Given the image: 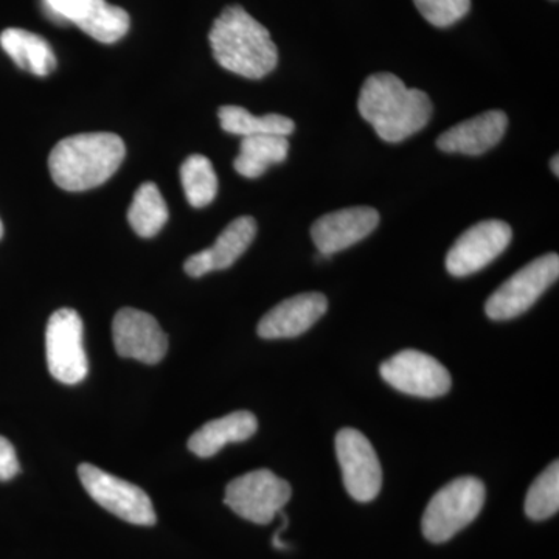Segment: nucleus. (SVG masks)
Here are the masks:
<instances>
[{
  "label": "nucleus",
  "mask_w": 559,
  "mask_h": 559,
  "mask_svg": "<svg viewBox=\"0 0 559 559\" xmlns=\"http://www.w3.org/2000/svg\"><path fill=\"white\" fill-rule=\"evenodd\" d=\"M507 127L509 117L502 110H487L443 132L437 140V146L444 153L480 156L498 145L506 134Z\"/></svg>",
  "instance_id": "obj_17"
},
{
  "label": "nucleus",
  "mask_w": 559,
  "mask_h": 559,
  "mask_svg": "<svg viewBox=\"0 0 559 559\" xmlns=\"http://www.w3.org/2000/svg\"><path fill=\"white\" fill-rule=\"evenodd\" d=\"M559 257L547 253L533 260L516 274L511 275L489 296L485 312L491 320H510L528 311L536 300L557 282Z\"/></svg>",
  "instance_id": "obj_5"
},
{
  "label": "nucleus",
  "mask_w": 559,
  "mask_h": 559,
  "mask_svg": "<svg viewBox=\"0 0 559 559\" xmlns=\"http://www.w3.org/2000/svg\"><path fill=\"white\" fill-rule=\"evenodd\" d=\"M513 238V230L503 221L489 219L474 224L460 235L447 257V270L454 277L476 274L492 263Z\"/></svg>",
  "instance_id": "obj_11"
},
{
  "label": "nucleus",
  "mask_w": 559,
  "mask_h": 559,
  "mask_svg": "<svg viewBox=\"0 0 559 559\" xmlns=\"http://www.w3.org/2000/svg\"><path fill=\"white\" fill-rule=\"evenodd\" d=\"M485 485L477 477H459L430 499L421 530L433 544L447 543L479 516L485 503Z\"/></svg>",
  "instance_id": "obj_4"
},
{
  "label": "nucleus",
  "mask_w": 559,
  "mask_h": 559,
  "mask_svg": "<svg viewBox=\"0 0 559 559\" xmlns=\"http://www.w3.org/2000/svg\"><path fill=\"white\" fill-rule=\"evenodd\" d=\"M221 128L229 134L248 135L272 134L286 135L293 134L296 130L294 121L280 114H267V116L255 117L248 109L241 106H223L218 110Z\"/></svg>",
  "instance_id": "obj_22"
},
{
  "label": "nucleus",
  "mask_w": 559,
  "mask_h": 559,
  "mask_svg": "<svg viewBox=\"0 0 559 559\" xmlns=\"http://www.w3.org/2000/svg\"><path fill=\"white\" fill-rule=\"evenodd\" d=\"M326 310L329 300L323 294H299L272 308L260 320L257 333L263 340H290L310 330Z\"/></svg>",
  "instance_id": "obj_15"
},
{
  "label": "nucleus",
  "mask_w": 559,
  "mask_h": 559,
  "mask_svg": "<svg viewBox=\"0 0 559 559\" xmlns=\"http://www.w3.org/2000/svg\"><path fill=\"white\" fill-rule=\"evenodd\" d=\"M336 454L348 495L358 502L377 498L382 487V469L370 440L359 430L342 429L336 436Z\"/></svg>",
  "instance_id": "obj_10"
},
{
  "label": "nucleus",
  "mask_w": 559,
  "mask_h": 559,
  "mask_svg": "<svg viewBox=\"0 0 559 559\" xmlns=\"http://www.w3.org/2000/svg\"><path fill=\"white\" fill-rule=\"evenodd\" d=\"M83 336V320L72 308H61L50 316L46 330L47 366L51 377L62 384H80L87 377L90 360Z\"/></svg>",
  "instance_id": "obj_7"
},
{
  "label": "nucleus",
  "mask_w": 559,
  "mask_h": 559,
  "mask_svg": "<svg viewBox=\"0 0 559 559\" xmlns=\"http://www.w3.org/2000/svg\"><path fill=\"white\" fill-rule=\"evenodd\" d=\"M419 13L436 27H450L465 17L471 0H414Z\"/></svg>",
  "instance_id": "obj_25"
},
{
  "label": "nucleus",
  "mask_w": 559,
  "mask_h": 559,
  "mask_svg": "<svg viewBox=\"0 0 559 559\" xmlns=\"http://www.w3.org/2000/svg\"><path fill=\"white\" fill-rule=\"evenodd\" d=\"M79 476L87 495L109 513L143 527H153L156 524L153 502L138 485L112 476L91 463L80 465Z\"/></svg>",
  "instance_id": "obj_8"
},
{
  "label": "nucleus",
  "mask_w": 559,
  "mask_h": 559,
  "mask_svg": "<svg viewBox=\"0 0 559 559\" xmlns=\"http://www.w3.org/2000/svg\"><path fill=\"white\" fill-rule=\"evenodd\" d=\"M127 148L112 132H87L62 139L51 150V179L66 191H86L103 186L119 170Z\"/></svg>",
  "instance_id": "obj_3"
},
{
  "label": "nucleus",
  "mask_w": 559,
  "mask_h": 559,
  "mask_svg": "<svg viewBox=\"0 0 559 559\" xmlns=\"http://www.w3.org/2000/svg\"><path fill=\"white\" fill-rule=\"evenodd\" d=\"M3 237V224L2 221H0V240H2Z\"/></svg>",
  "instance_id": "obj_28"
},
{
  "label": "nucleus",
  "mask_w": 559,
  "mask_h": 559,
  "mask_svg": "<svg viewBox=\"0 0 559 559\" xmlns=\"http://www.w3.org/2000/svg\"><path fill=\"white\" fill-rule=\"evenodd\" d=\"M180 182L191 207L202 209L212 204L218 193V176L212 162L201 154L187 157L180 167Z\"/></svg>",
  "instance_id": "obj_23"
},
{
  "label": "nucleus",
  "mask_w": 559,
  "mask_h": 559,
  "mask_svg": "<svg viewBox=\"0 0 559 559\" xmlns=\"http://www.w3.org/2000/svg\"><path fill=\"white\" fill-rule=\"evenodd\" d=\"M551 171L555 173V176H559V159L558 156H555L550 162Z\"/></svg>",
  "instance_id": "obj_27"
},
{
  "label": "nucleus",
  "mask_w": 559,
  "mask_h": 559,
  "mask_svg": "<svg viewBox=\"0 0 559 559\" xmlns=\"http://www.w3.org/2000/svg\"><path fill=\"white\" fill-rule=\"evenodd\" d=\"M358 108L362 119L384 142L399 143L417 134L432 116L426 92L409 90L393 73H373L360 90Z\"/></svg>",
  "instance_id": "obj_1"
},
{
  "label": "nucleus",
  "mask_w": 559,
  "mask_h": 559,
  "mask_svg": "<svg viewBox=\"0 0 559 559\" xmlns=\"http://www.w3.org/2000/svg\"><path fill=\"white\" fill-rule=\"evenodd\" d=\"M112 337L121 358L156 366L167 356V334L148 312L121 308L114 318Z\"/></svg>",
  "instance_id": "obj_13"
},
{
  "label": "nucleus",
  "mask_w": 559,
  "mask_h": 559,
  "mask_svg": "<svg viewBox=\"0 0 559 559\" xmlns=\"http://www.w3.org/2000/svg\"><path fill=\"white\" fill-rule=\"evenodd\" d=\"M259 419L252 412L237 411L223 418L212 419L198 429L189 440V450L201 459L213 457L226 444L240 443L255 436Z\"/></svg>",
  "instance_id": "obj_18"
},
{
  "label": "nucleus",
  "mask_w": 559,
  "mask_h": 559,
  "mask_svg": "<svg viewBox=\"0 0 559 559\" xmlns=\"http://www.w3.org/2000/svg\"><path fill=\"white\" fill-rule=\"evenodd\" d=\"M168 221V207L156 183L145 182L135 191L130 209L128 223L132 230L142 238H153Z\"/></svg>",
  "instance_id": "obj_21"
},
{
  "label": "nucleus",
  "mask_w": 559,
  "mask_h": 559,
  "mask_svg": "<svg viewBox=\"0 0 559 559\" xmlns=\"http://www.w3.org/2000/svg\"><path fill=\"white\" fill-rule=\"evenodd\" d=\"M380 224V213L371 207H349L323 215L311 227L320 255L331 257L369 237Z\"/></svg>",
  "instance_id": "obj_14"
},
{
  "label": "nucleus",
  "mask_w": 559,
  "mask_h": 559,
  "mask_svg": "<svg viewBox=\"0 0 559 559\" xmlns=\"http://www.w3.org/2000/svg\"><path fill=\"white\" fill-rule=\"evenodd\" d=\"M380 373L393 389L418 399H439L447 395L452 385L447 367L418 349L396 353L382 362Z\"/></svg>",
  "instance_id": "obj_9"
},
{
  "label": "nucleus",
  "mask_w": 559,
  "mask_h": 559,
  "mask_svg": "<svg viewBox=\"0 0 559 559\" xmlns=\"http://www.w3.org/2000/svg\"><path fill=\"white\" fill-rule=\"evenodd\" d=\"M257 223L250 216H241L231 221L215 241L212 248L201 250L189 257L183 264V271L190 277H202L213 271L230 267L255 240Z\"/></svg>",
  "instance_id": "obj_16"
},
{
  "label": "nucleus",
  "mask_w": 559,
  "mask_h": 559,
  "mask_svg": "<svg viewBox=\"0 0 559 559\" xmlns=\"http://www.w3.org/2000/svg\"><path fill=\"white\" fill-rule=\"evenodd\" d=\"M0 46L17 68L33 75L47 76L57 69V57L50 44L35 33L7 28L0 35Z\"/></svg>",
  "instance_id": "obj_19"
},
{
  "label": "nucleus",
  "mask_w": 559,
  "mask_h": 559,
  "mask_svg": "<svg viewBox=\"0 0 559 559\" xmlns=\"http://www.w3.org/2000/svg\"><path fill=\"white\" fill-rule=\"evenodd\" d=\"M290 496L288 481L270 469H257L227 485L224 503L242 520L266 525L289 502Z\"/></svg>",
  "instance_id": "obj_6"
},
{
  "label": "nucleus",
  "mask_w": 559,
  "mask_h": 559,
  "mask_svg": "<svg viewBox=\"0 0 559 559\" xmlns=\"http://www.w3.org/2000/svg\"><path fill=\"white\" fill-rule=\"evenodd\" d=\"M288 153L289 142L283 135H248L241 139L240 154L235 159L234 167L245 178H260L271 165L285 162Z\"/></svg>",
  "instance_id": "obj_20"
},
{
  "label": "nucleus",
  "mask_w": 559,
  "mask_h": 559,
  "mask_svg": "<svg viewBox=\"0 0 559 559\" xmlns=\"http://www.w3.org/2000/svg\"><path fill=\"white\" fill-rule=\"evenodd\" d=\"M20 460L13 444L0 436V481H9L20 473Z\"/></svg>",
  "instance_id": "obj_26"
},
{
  "label": "nucleus",
  "mask_w": 559,
  "mask_h": 559,
  "mask_svg": "<svg viewBox=\"0 0 559 559\" xmlns=\"http://www.w3.org/2000/svg\"><path fill=\"white\" fill-rule=\"evenodd\" d=\"M57 21L72 22L91 38L114 44L130 31V14L106 0H44Z\"/></svg>",
  "instance_id": "obj_12"
},
{
  "label": "nucleus",
  "mask_w": 559,
  "mask_h": 559,
  "mask_svg": "<svg viewBox=\"0 0 559 559\" xmlns=\"http://www.w3.org/2000/svg\"><path fill=\"white\" fill-rule=\"evenodd\" d=\"M216 62L231 73L260 80L277 68L278 50L271 33L240 5L227 7L209 33Z\"/></svg>",
  "instance_id": "obj_2"
},
{
  "label": "nucleus",
  "mask_w": 559,
  "mask_h": 559,
  "mask_svg": "<svg viewBox=\"0 0 559 559\" xmlns=\"http://www.w3.org/2000/svg\"><path fill=\"white\" fill-rule=\"evenodd\" d=\"M559 510V463L547 466L533 481L525 498V514L533 521H546Z\"/></svg>",
  "instance_id": "obj_24"
}]
</instances>
